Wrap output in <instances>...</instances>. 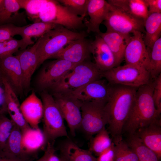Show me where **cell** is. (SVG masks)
I'll use <instances>...</instances> for the list:
<instances>
[{
    "instance_id": "obj_7",
    "label": "cell",
    "mask_w": 161,
    "mask_h": 161,
    "mask_svg": "<svg viewBox=\"0 0 161 161\" xmlns=\"http://www.w3.org/2000/svg\"><path fill=\"white\" fill-rule=\"evenodd\" d=\"M41 21L62 26L69 30L80 28L83 25L84 18L70 11L58 0H48L39 16Z\"/></svg>"
},
{
    "instance_id": "obj_2",
    "label": "cell",
    "mask_w": 161,
    "mask_h": 161,
    "mask_svg": "<svg viewBox=\"0 0 161 161\" xmlns=\"http://www.w3.org/2000/svg\"><path fill=\"white\" fill-rule=\"evenodd\" d=\"M154 85V80L137 88L134 104L123 126V135L134 134L139 129L160 117L152 97Z\"/></svg>"
},
{
    "instance_id": "obj_25",
    "label": "cell",
    "mask_w": 161,
    "mask_h": 161,
    "mask_svg": "<svg viewBox=\"0 0 161 161\" xmlns=\"http://www.w3.org/2000/svg\"><path fill=\"white\" fill-rule=\"evenodd\" d=\"M107 1L131 16L144 21L149 16L148 8L144 0H109Z\"/></svg>"
},
{
    "instance_id": "obj_11",
    "label": "cell",
    "mask_w": 161,
    "mask_h": 161,
    "mask_svg": "<svg viewBox=\"0 0 161 161\" xmlns=\"http://www.w3.org/2000/svg\"><path fill=\"white\" fill-rule=\"evenodd\" d=\"M132 34L124 52L126 64L140 66L150 73L149 56L143 41V34L138 31Z\"/></svg>"
},
{
    "instance_id": "obj_47",
    "label": "cell",
    "mask_w": 161,
    "mask_h": 161,
    "mask_svg": "<svg viewBox=\"0 0 161 161\" xmlns=\"http://www.w3.org/2000/svg\"><path fill=\"white\" fill-rule=\"evenodd\" d=\"M1 80H1L0 79V80Z\"/></svg>"
},
{
    "instance_id": "obj_15",
    "label": "cell",
    "mask_w": 161,
    "mask_h": 161,
    "mask_svg": "<svg viewBox=\"0 0 161 161\" xmlns=\"http://www.w3.org/2000/svg\"><path fill=\"white\" fill-rule=\"evenodd\" d=\"M1 78L7 112L10 119L22 131L30 126L23 116L20 109V104L15 91L5 77L2 76Z\"/></svg>"
},
{
    "instance_id": "obj_26",
    "label": "cell",
    "mask_w": 161,
    "mask_h": 161,
    "mask_svg": "<svg viewBox=\"0 0 161 161\" xmlns=\"http://www.w3.org/2000/svg\"><path fill=\"white\" fill-rule=\"evenodd\" d=\"M21 132L23 148L29 155L46 145L47 142L43 131L39 128L34 129L30 126Z\"/></svg>"
},
{
    "instance_id": "obj_29",
    "label": "cell",
    "mask_w": 161,
    "mask_h": 161,
    "mask_svg": "<svg viewBox=\"0 0 161 161\" xmlns=\"http://www.w3.org/2000/svg\"><path fill=\"white\" fill-rule=\"evenodd\" d=\"M126 137L125 141L136 154L138 161H160L156 154L145 145L136 134Z\"/></svg>"
},
{
    "instance_id": "obj_23",
    "label": "cell",
    "mask_w": 161,
    "mask_h": 161,
    "mask_svg": "<svg viewBox=\"0 0 161 161\" xmlns=\"http://www.w3.org/2000/svg\"><path fill=\"white\" fill-rule=\"evenodd\" d=\"M38 45L37 40L31 47L17 55L23 74V88L29 87L32 76L38 67L36 51Z\"/></svg>"
},
{
    "instance_id": "obj_33",
    "label": "cell",
    "mask_w": 161,
    "mask_h": 161,
    "mask_svg": "<svg viewBox=\"0 0 161 161\" xmlns=\"http://www.w3.org/2000/svg\"><path fill=\"white\" fill-rule=\"evenodd\" d=\"M114 161H138L135 152L122 140L114 146Z\"/></svg>"
},
{
    "instance_id": "obj_31",
    "label": "cell",
    "mask_w": 161,
    "mask_h": 161,
    "mask_svg": "<svg viewBox=\"0 0 161 161\" xmlns=\"http://www.w3.org/2000/svg\"><path fill=\"white\" fill-rule=\"evenodd\" d=\"M151 68L150 73L154 79L161 72V38L154 44L151 49L148 52Z\"/></svg>"
},
{
    "instance_id": "obj_10",
    "label": "cell",
    "mask_w": 161,
    "mask_h": 161,
    "mask_svg": "<svg viewBox=\"0 0 161 161\" xmlns=\"http://www.w3.org/2000/svg\"><path fill=\"white\" fill-rule=\"evenodd\" d=\"M66 121L71 135H75L81 120V101L76 98L59 93L51 94Z\"/></svg>"
},
{
    "instance_id": "obj_44",
    "label": "cell",
    "mask_w": 161,
    "mask_h": 161,
    "mask_svg": "<svg viewBox=\"0 0 161 161\" xmlns=\"http://www.w3.org/2000/svg\"><path fill=\"white\" fill-rule=\"evenodd\" d=\"M0 161H23L21 160L10 158L0 154Z\"/></svg>"
},
{
    "instance_id": "obj_19",
    "label": "cell",
    "mask_w": 161,
    "mask_h": 161,
    "mask_svg": "<svg viewBox=\"0 0 161 161\" xmlns=\"http://www.w3.org/2000/svg\"><path fill=\"white\" fill-rule=\"evenodd\" d=\"M0 70L14 91L22 89L23 74L17 55H12L0 59Z\"/></svg>"
},
{
    "instance_id": "obj_37",
    "label": "cell",
    "mask_w": 161,
    "mask_h": 161,
    "mask_svg": "<svg viewBox=\"0 0 161 161\" xmlns=\"http://www.w3.org/2000/svg\"><path fill=\"white\" fill-rule=\"evenodd\" d=\"M15 124L10 119L0 114V151L4 148Z\"/></svg>"
},
{
    "instance_id": "obj_40",
    "label": "cell",
    "mask_w": 161,
    "mask_h": 161,
    "mask_svg": "<svg viewBox=\"0 0 161 161\" xmlns=\"http://www.w3.org/2000/svg\"><path fill=\"white\" fill-rule=\"evenodd\" d=\"M114 144L113 143L98 156L97 158V161H114Z\"/></svg>"
},
{
    "instance_id": "obj_46",
    "label": "cell",
    "mask_w": 161,
    "mask_h": 161,
    "mask_svg": "<svg viewBox=\"0 0 161 161\" xmlns=\"http://www.w3.org/2000/svg\"><path fill=\"white\" fill-rule=\"evenodd\" d=\"M64 161H66V160H64V159H63V158H61Z\"/></svg>"
},
{
    "instance_id": "obj_20",
    "label": "cell",
    "mask_w": 161,
    "mask_h": 161,
    "mask_svg": "<svg viewBox=\"0 0 161 161\" xmlns=\"http://www.w3.org/2000/svg\"><path fill=\"white\" fill-rule=\"evenodd\" d=\"M23 116L31 127L39 128L38 124L42 119L43 106L42 100L32 92L20 104Z\"/></svg>"
},
{
    "instance_id": "obj_24",
    "label": "cell",
    "mask_w": 161,
    "mask_h": 161,
    "mask_svg": "<svg viewBox=\"0 0 161 161\" xmlns=\"http://www.w3.org/2000/svg\"><path fill=\"white\" fill-rule=\"evenodd\" d=\"M60 146V156L66 161H97L89 150L82 149L66 138Z\"/></svg>"
},
{
    "instance_id": "obj_22",
    "label": "cell",
    "mask_w": 161,
    "mask_h": 161,
    "mask_svg": "<svg viewBox=\"0 0 161 161\" xmlns=\"http://www.w3.org/2000/svg\"><path fill=\"white\" fill-rule=\"evenodd\" d=\"M22 132L15 124L3 149L0 154L23 161H28L30 155L24 150L21 142Z\"/></svg>"
},
{
    "instance_id": "obj_48",
    "label": "cell",
    "mask_w": 161,
    "mask_h": 161,
    "mask_svg": "<svg viewBox=\"0 0 161 161\" xmlns=\"http://www.w3.org/2000/svg\"></svg>"
},
{
    "instance_id": "obj_3",
    "label": "cell",
    "mask_w": 161,
    "mask_h": 161,
    "mask_svg": "<svg viewBox=\"0 0 161 161\" xmlns=\"http://www.w3.org/2000/svg\"><path fill=\"white\" fill-rule=\"evenodd\" d=\"M103 72L95 63L85 61L76 64L67 72L50 90L52 94H62L78 89L101 79Z\"/></svg>"
},
{
    "instance_id": "obj_18",
    "label": "cell",
    "mask_w": 161,
    "mask_h": 161,
    "mask_svg": "<svg viewBox=\"0 0 161 161\" xmlns=\"http://www.w3.org/2000/svg\"><path fill=\"white\" fill-rule=\"evenodd\" d=\"M111 6L105 0H89L87 13L89 19L85 22L88 32H93L98 34L100 32V24L106 19Z\"/></svg>"
},
{
    "instance_id": "obj_35",
    "label": "cell",
    "mask_w": 161,
    "mask_h": 161,
    "mask_svg": "<svg viewBox=\"0 0 161 161\" xmlns=\"http://www.w3.org/2000/svg\"><path fill=\"white\" fill-rule=\"evenodd\" d=\"M28 45L23 39L13 38L0 43V59L13 55L19 49H24Z\"/></svg>"
},
{
    "instance_id": "obj_30",
    "label": "cell",
    "mask_w": 161,
    "mask_h": 161,
    "mask_svg": "<svg viewBox=\"0 0 161 161\" xmlns=\"http://www.w3.org/2000/svg\"><path fill=\"white\" fill-rule=\"evenodd\" d=\"M90 140L89 150L97 156L113 143L108 131L105 128Z\"/></svg>"
},
{
    "instance_id": "obj_32",
    "label": "cell",
    "mask_w": 161,
    "mask_h": 161,
    "mask_svg": "<svg viewBox=\"0 0 161 161\" xmlns=\"http://www.w3.org/2000/svg\"><path fill=\"white\" fill-rule=\"evenodd\" d=\"M21 8L25 10L31 20L34 22L41 21L39 16L41 10L48 0H17Z\"/></svg>"
},
{
    "instance_id": "obj_8",
    "label": "cell",
    "mask_w": 161,
    "mask_h": 161,
    "mask_svg": "<svg viewBox=\"0 0 161 161\" xmlns=\"http://www.w3.org/2000/svg\"><path fill=\"white\" fill-rule=\"evenodd\" d=\"M106 103L94 101H82L81 120L79 129L89 140L107 124L104 110Z\"/></svg>"
},
{
    "instance_id": "obj_9",
    "label": "cell",
    "mask_w": 161,
    "mask_h": 161,
    "mask_svg": "<svg viewBox=\"0 0 161 161\" xmlns=\"http://www.w3.org/2000/svg\"><path fill=\"white\" fill-rule=\"evenodd\" d=\"M111 5L107 18L103 22L106 32H115L124 34L133 33L137 31L145 32L143 20L134 18L116 7Z\"/></svg>"
},
{
    "instance_id": "obj_42",
    "label": "cell",
    "mask_w": 161,
    "mask_h": 161,
    "mask_svg": "<svg viewBox=\"0 0 161 161\" xmlns=\"http://www.w3.org/2000/svg\"><path fill=\"white\" fill-rule=\"evenodd\" d=\"M54 142H47L46 147L43 155L38 159L35 161H48V159L52 147L54 146Z\"/></svg>"
},
{
    "instance_id": "obj_28",
    "label": "cell",
    "mask_w": 161,
    "mask_h": 161,
    "mask_svg": "<svg viewBox=\"0 0 161 161\" xmlns=\"http://www.w3.org/2000/svg\"><path fill=\"white\" fill-rule=\"evenodd\" d=\"M58 25L40 21L25 26L22 32V38L28 45L33 44V38H38L50 30L55 28Z\"/></svg>"
},
{
    "instance_id": "obj_16",
    "label": "cell",
    "mask_w": 161,
    "mask_h": 161,
    "mask_svg": "<svg viewBox=\"0 0 161 161\" xmlns=\"http://www.w3.org/2000/svg\"><path fill=\"white\" fill-rule=\"evenodd\" d=\"M91 54L93 55L98 68L104 72L117 67L115 57L108 46L98 35L91 41Z\"/></svg>"
},
{
    "instance_id": "obj_45",
    "label": "cell",
    "mask_w": 161,
    "mask_h": 161,
    "mask_svg": "<svg viewBox=\"0 0 161 161\" xmlns=\"http://www.w3.org/2000/svg\"><path fill=\"white\" fill-rule=\"evenodd\" d=\"M4 8V0H0V14L3 11Z\"/></svg>"
},
{
    "instance_id": "obj_1",
    "label": "cell",
    "mask_w": 161,
    "mask_h": 161,
    "mask_svg": "<svg viewBox=\"0 0 161 161\" xmlns=\"http://www.w3.org/2000/svg\"><path fill=\"white\" fill-rule=\"evenodd\" d=\"M137 88L111 84L109 98L105 105L104 110L108 131L114 145L123 140V126L134 104Z\"/></svg>"
},
{
    "instance_id": "obj_36",
    "label": "cell",
    "mask_w": 161,
    "mask_h": 161,
    "mask_svg": "<svg viewBox=\"0 0 161 161\" xmlns=\"http://www.w3.org/2000/svg\"><path fill=\"white\" fill-rule=\"evenodd\" d=\"M58 1L78 16L84 18L87 14L89 0H59Z\"/></svg>"
},
{
    "instance_id": "obj_43",
    "label": "cell",
    "mask_w": 161,
    "mask_h": 161,
    "mask_svg": "<svg viewBox=\"0 0 161 161\" xmlns=\"http://www.w3.org/2000/svg\"><path fill=\"white\" fill-rule=\"evenodd\" d=\"M56 150L53 146L52 148L48 161H64L60 157H58L56 154Z\"/></svg>"
},
{
    "instance_id": "obj_13",
    "label": "cell",
    "mask_w": 161,
    "mask_h": 161,
    "mask_svg": "<svg viewBox=\"0 0 161 161\" xmlns=\"http://www.w3.org/2000/svg\"><path fill=\"white\" fill-rule=\"evenodd\" d=\"M76 65L62 59H56L49 62L43 67L39 73L38 85L43 91L50 90Z\"/></svg>"
},
{
    "instance_id": "obj_34",
    "label": "cell",
    "mask_w": 161,
    "mask_h": 161,
    "mask_svg": "<svg viewBox=\"0 0 161 161\" xmlns=\"http://www.w3.org/2000/svg\"><path fill=\"white\" fill-rule=\"evenodd\" d=\"M5 8L0 14V25L11 23L17 16L21 8L17 0H4Z\"/></svg>"
},
{
    "instance_id": "obj_21",
    "label": "cell",
    "mask_w": 161,
    "mask_h": 161,
    "mask_svg": "<svg viewBox=\"0 0 161 161\" xmlns=\"http://www.w3.org/2000/svg\"><path fill=\"white\" fill-rule=\"evenodd\" d=\"M100 36L113 53L115 59L117 66H119L124 58L126 48L131 36L115 32H100Z\"/></svg>"
},
{
    "instance_id": "obj_12",
    "label": "cell",
    "mask_w": 161,
    "mask_h": 161,
    "mask_svg": "<svg viewBox=\"0 0 161 161\" xmlns=\"http://www.w3.org/2000/svg\"><path fill=\"white\" fill-rule=\"evenodd\" d=\"M110 87L111 84L105 79H101L73 91L61 94L82 101H94L106 103L109 98Z\"/></svg>"
},
{
    "instance_id": "obj_27",
    "label": "cell",
    "mask_w": 161,
    "mask_h": 161,
    "mask_svg": "<svg viewBox=\"0 0 161 161\" xmlns=\"http://www.w3.org/2000/svg\"><path fill=\"white\" fill-rule=\"evenodd\" d=\"M145 35L143 41L148 51L154 43L160 37L161 34V13L149 15L144 21Z\"/></svg>"
},
{
    "instance_id": "obj_38",
    "label": "cell",
    "mask_w": 161,
    "mask_h": 161,
    "mask_svg": "<svg viewBox=\"0 0 161 161\" xmlns=\"http://www.w3.org/2000/svg\"><path fill=\"white\" fill-rule=\"evenodd\" d=\"M25 26L20 27L13 23H7L0 25V43L11 39L15 35H22Z\"/></svg>"
},
{
    "instance_id": "obj_39",
    "label": "cell",
    "mask_w": 161,
    "mask_h": 161,
    "mask_svg": "<svg viewBox=\"0 0 161 161\" xmlns=\"http://www.w3.org/2000/svg\"><path fill=\"white\" fill-rule=\"evenodd\" d=\"M152 97L158 114L161 113V73L154 80Z\"/></svg>"
},
{
    "instance_id": "obj_41",
    "label": "cell",
    "mask_w": 161,
    "mask_h": 161,
    "mask_svg": "<svg viewBox=\"0 0 161 161\" xmlns=\"http://www.w3.org/2000/svg\"><path fill=\"white\" fill-rule=\"evenodd\" d=\"M148 9L149 15L161 13V0H144Z\"/></svg>"
},
{
    "instance_id": "obj_6",
    "label": "cell",
    "mask_w": 161,
    "mask_h": 161,
    "mask_svg": "<svg viewBox=\"0 0 161 161\" xmlns=\"http://www.w3.org/2000/svg\"><path fill=\"white\" fill-rule=\"evenodd\" d=\"M104 78L111 84H120L138 88L154 79L150 73L140 66L126 64L103 72Z\"/></svg>"
},
{
    "instance_id": "obj_14",
    "label": "cell",
    "mask_w": 161,
    "mask_h": 161,
    "mask_svg": "<svg viewBox=\"0 0 161 161\" xmlns=\"http://www.w3.org/2000/svg\"><path fill=\"white\" fill-rule=\"evenodd\" d=\"M91 42L85 37L74 40L50 58L62 59L76 64L89 60Z\"/></svg>"
},
{
    "instance_id": "obj_5",
    "label": "cell",
    "mask_w": 161,
    "mask_h": 161,
    "mask_svg": "<svg viewBox=\"0 0 161 161\" xmlns=\"http://www.w3.org/2000/svg\"><path fill=\"white\" fill-rule=\"evenodd\" d=\"M41 96L43 106V132L47 143L60 137L69 138L64 119L52 95L43 91Z\"/></svg>"
},
{
    "instance_id": "obj_4",
    "label": "cell",
    "mask_w": 161,
    "mask_h": 161,
    "mask_svg": "<svg viewBox=\"0 0 161 161\" xmlns=\"http://www.w3.org/2000/svg\"><path fill=\"white\" fill-rule=\"evenodd\" d=\"M86 36L84 33L73 32L59 25L48 31L37 40L38 66L71 41Z\"/></svg>"
},
{
    "instance_id": "obj_17",
    "label": "cell",
    "mask_w": 161,
    "mask_h": 161,
    "mask_svg": "<svg viewBox=\"0 0 161 161\" xmlns=\"http://www.w3.org/2000/svg\"><path fill=\"white\" fill-rule=\"evenodd\" d=\"M142 143L161 158V121L160 117L136 133Z\"/></svg>"
}]
</instances>
